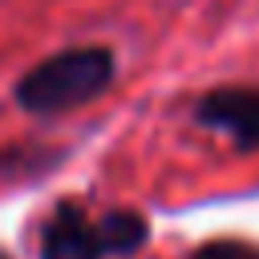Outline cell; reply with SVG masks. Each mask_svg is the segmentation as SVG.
Listing matches in <instances>:
<instances>
[{"label": "cell", "mask_w": 259, "mask_h": 259, "mask_svg": "<svg viewBox=\"0 0 259 259\" xmlns=\"http://www.w3.org/2000/svg\"><path fill=\"white\" fill-rule=\"evenodd\" d=\"M109 77H113V53L109 49H101V45L65 49L20 77L16 101L32 113L73 109V105H85L89 97H97L109 85Z\"/></svg>", "instance_id": "6da1fadb"}, {"label": "cell", "mask_w": 259, "mask_h": 259, "mask_svg": "<svg viewBox=\"0 0 259 259\" xmlns=\"http://www.w3.org/2000/svg\"><path fill=\"white\" fill-rule=\"evenodd\" d=\"M198 117L243 146H259V89H219L202 101Z\"/></svg>", "instance_id": "7a4b0ae2"}, {"label": "cell", "mask_w": 259, "mask_h": 259, "mask_svg": "<svg viewBox=\"0 0 259 259\" xmlns=\"http://www.w3.org/2000/svg\"><path fill=\"white\" fill-rule=\"evenodd\" d=\"M101 239H97V227L77 210V206H65L53 214L49 231H45V259H101Z\"/></svg>", "instance_id": "3957f363"}, {"label": "cell", "mask_w": 259, "mask_h": 259, "mask_svg": "<svg viewBox=\"0 0 259 259\" xmlns=\"http://www.w3.org/2000/svg\"><path fill=\"white\" fill-rule=\"evenodd\" d=\"M97 239H101V251H113V255L138 251L146 243V219L138 210H109L97 223Z\"/></svg>", "instance_id": "277c9868"}, {"label": "cell", "mask_w": 259, "mask_h": 259, "mask_svg": "<svg viewBox=\"0 0 259 259\" xmlns=\"http://www.w3.org/2000/svg\"><path fill=\"white\" fill-rule=\"evenodd\" d=\"M194 259H259V251H255V247H247V243L223 239V243H206Z\"/></svg>", "instance_id": "5b68a950"}, {"label": "cell", "mask_w": 259, "mask_h": 259, "mask_svg": "<svg viewBox=\"0 0 259 259\" xmlns=\"http://www.w3.org/2000/svg\"><path fill=\"white\" fill-rule=\"evenodd\" d=\"M0 259H8V255H4V251H0Z\"/></svg>", "instance_id": "8992f818"}]
</instances>
